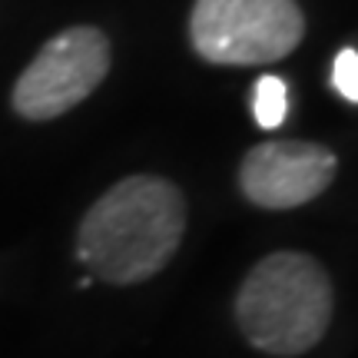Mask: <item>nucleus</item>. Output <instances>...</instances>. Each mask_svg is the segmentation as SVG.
<instances>
[{
  "instance_id": "f257e3e1",
  "label": "nucleus",
  "mask_w": 358,
  "mask_h": 358,
  "mask_svg": "<svg viewBox=\"0 0 358 358\" xmlns=\"http://www.w3.org/2000/svg\"><path fill=\"white\" fill-rule=\"evenodd\" d=\"M186 232V199L163 176H127L87 209L77 259L103 282L136 285L163 272Z\"/></svg>"
},
{
  "instance_id": "0eeeda50",
  "label": "nucleus",
  "mask_w": 358,
  "mask_h": 358,
  "mask_svg": "<svg viewBox=\"0 0 358 358\" xmlns=\"http://www.w3.org/2000/svg\"><path fill=\"white\" fill-rule=\"evenodd\" d=\"M332 83L348 103H358V50L352 47L338 50L332 66Z\"/></svg>"
},
{
  "instance_id": "423d86ee",
  "label": "nucleus",
  "mask_w": 358,
  "mask_h": 358,
  "mask_svg": "<svg viewBox=\"0 0 358 358\" xmlns=\"http://www.w3.org/2000/svg\"><path fill=\"white\" fill-rule=\"evenodd\" d=\"M289 113V87L282 77H259L256 90H252V116L262 129H279Z\"/></svg>"
},
{
  "instance_id": "f03ea898",
  "label": "nucleus",
  "mask_w": 358,
  "mask_h": 358,
  "mask_svg": "<svg viewBox=\"0 0 358 358\" xmlns=\"http://www.w3.org/2000/svg\"><path fill=\"white\" fill-rule=\"evenodd\" d=\"M332 282L319 259L272 252L252 266L236 295V322L245 342L266 355H306L329 332Z\"/></svg>"
},
{
  "instance_id": "39448f33",
  "label": "nucleus",
  "mask_w": 358,
  "mask_h": 358,
  "mask_svg": "<svg viewBox=\"0 0 358 358\" xmlns=\"http://www.w3.org/2000/svg\"><path fill=\"white\" fill-rule=\"evenodd\" d=\"M338 159L308 140H268L252 146L239 166V186L262 209H295L329 189Z\"/></svg>"
},
{
  "instance_id": "20e7f679",
  "label": "nucleus",
  "mask_w": 358,
  "mask_h": 358,
  "mask_svg": "<svg viewBox=\"0 0 358 358\" xmlns=\"http://www.w3.org/2000/svg\"><path fill=\"white\" fill-rule=\"evenodd\" d=\"M110 60V37L100 27H66L40 47L17 77L10 93L13 113L34 123L70 113L106 80Z\"/></svg>"
},
{
  "instance_id": "7ed1b4c3",
  "label": "nucleus",
  "mask_w": 358,
  "mask_h": 358,
  "mask_svg": "<svg viewBox=\"0 0 358 358\" xmlns=\"http://www.w3.org/2000/svg\"><path fill=\"white\" fill-rule=\"evenodd\" d=\"M306 17L295 0H196L192 50L219 66L275 64L302 43Z\"/></svg>"
}]
</instances>
